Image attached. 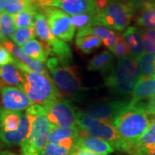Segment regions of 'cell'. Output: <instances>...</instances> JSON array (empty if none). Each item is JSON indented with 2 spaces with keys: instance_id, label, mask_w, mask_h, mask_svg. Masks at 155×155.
Here are the masks:
<instances>
[{
  "instance_id": "6da1fadb",
  "label": "cell",
  "mask_w": 155,
  "mask_h": 155,
  "mask_svg": "<svg viewBox=\"0 0 155 155\" xmlns=\"http://www.w3.org/2000/svg\"><path fill=\"white\" fill-rule=\"evenodd\" d=\"M153 118L145 110L144 103H133L122 111L113 121V124L128 147L127 153L148 128Z\"/></svg>"
},
{
  "instance_id": "7a4b0ae2",
  "label": "cell",
  "mask_w": 155,
  "mask_h": 155,
  "mask_svg": "<svg viewBox=\"0 0 155 155\" xmlns=\"http://www.w3.org/2000/svg\"><path fill=\"white\" fill-rule=\"evenodd\" d=\"M13 64L22 72L24 79L22 90L33 104L44 107L61 98L62 96L49 75L33 72L17 59Z\"/></svg>"
},
{
  "instance_id": "3957f363",
  "label": "cell",
  "mask_w": 155,
  "mask_h": 155,
  "mask_svg": "<svg viewBox=\"0 0 155 155\" xmlns=\"http://www.w3.org/2000/svg\"><path fill=\"white\" fill-rule=\"evenodd\" d=\"M29 121V134L21 146L22 153H37L41 154L46 145L48 144V135L53 128L44 107L33 104L25 111Z\"/></svg>"
},
{
  "instance_id": "277c9868",
  "label": "cell",
  "mask_w": 155,
  "mask_h": 155,
  "mask_svg": "<svg viewBox=\"0 0 155 155\" xmlns=\"http://www.w3.org/2000/svg\"><path fill=\"white\" fill-rule=\"evenodd\" d=\"M142 73L138 63L132 57L118 60L113 71L105 77V85L118 96L132 95Z\"/></svg>"
},
{
  "instance_id": "5b68a950",
  "label": "cell",
  "mask_w": 155,
  "mask_h": 155,
  "mask_svg": "<svg viewBox=\"0 0 155 155\" xmlns=\"http://www.w3.org/2000/svg\"><path fill=\"white\" fill-rule=\"evenodd\" d=\"M137 11V4L130 0H110L104 10L95 12L96 25L124 31L132 22Z\"/></svg>"
},
{
  "instance_id": "8992f818",
  "label": "cell",
  "mask_w": 155,
  "mask_h": 155,
  "mask_svg": "<svg viewBox=\"0 0 155 155\" xmlns=\"http://www.w3.org/2000/svg\"><path fill=\"white\" fill-rule=\"evenodd\" d=\"M46 65L61 96L76 98L82 93L84 88L77 67L61 65L54 56L49 57Z\"/></svg>"
},
{
  "instance_id": "52a82bcc",
  "label": "cell",
  "mask_w": 155,
  "mask_h": 155,
  "mask_svg": "<svg viewBox=\"0 0 155 155\" xmlns=\"http://www.w3.org/2000/svg\"><path fill=\"white\" fill-rule=\"evenodd\" d=\"M44 110L53 127H78V111L70 100L61 97L44 106Z\"/></svg>"
},
{
  "instance_id": "ba28073f",
  "label": "cell",
  "mask_w": 155,
  "mask_h": 155,
  "mask_svg": "<svg viewBox=\"0 0 155 155\" xmlns=\"http://www.w3.org/2000/svg\"><path fill=\"white\" fill-rule=\"evenodd\" d=\"M41 12L45 15L50 30L54 36L66 42L72 41L75 35V28L72 26L69 15L53 7L45 8Z\"/></svg>"
},
{
  "instance_id": "9c48e42d",
  "label": "cell",
  "mask_w": 155,
  "mask_h": 155,
  "mask_svg": "<svg viewBox=\"0 0 155 155\" xmlns=\"http://www.w3.org/2000/svg\"><path fill=\"white\" fill-rule=\"evenodd\" d=\"M84 136H90V137H95V138L104 140L108 143H110L114 147V149L121 152H125L127 153L128 147L127 144L119 135L113 122L101 120L100 122L93 127L84 130H80L79 137H84Z\"/></svg>"
},
{
  "instance_id": "30bf717a",
  "label": "cell",
  "mask_w": 155,
  "mask_h": 155,
  "mask_svg": "<svg viewBox=\"0 0 155 155\" xmlns=\"http://www.w3.org/2000/svg\"><path fill=\"white\" fill-rule=\"evenodd\" d=\"M0 94L3 108L8 110L22 112L33 105L25 92L18 87L2 86Z\"/></svg>"
},
{
  "instance_id": "8fae6325",
  "label": "cell",
  "mask_w": 155,
  "mask_h": 155,
  "mask_svg": "<svg viewBox=\"0 0 155 155\" xmlns=\"http://www.w3.org/2000/svg\"><path fill=\"white\" fill-rule=\"evenodd\" d=\"M130 101L116 100L91 105L84 112L97 119L113 122L116 116L129 105Z\"/></svg>"
},
{
  "instance_id": "7c38bea8",
  "label": "cell",
  "mask_w": 155,
  "mask_h": 155,
  "mask_svg": "<svg viewBox=\"0 0 155 155\" xmlns=\"http://www.w3.org/2000/svg\"><path fill=\"white\" fill-rule=\"evenodd\" d=\"M48 7L57 8L71 17L97 11L94 0H48Z\"/></svg>"
},
{
  "instance_id": "4fadbf2b",
  "label": "cell",
  "mask_w": 155,
  "mask_h": 155,
  "mask_svg": "<svg viewBox=\"0 0 155 155\" xmlns=\"http://www.w3.org/2000/svg\"><path fill=\"white\" fill-rule=\"evenodd\" d=\"M29 129L30 127L28 116L25 112H23L19 128L11 132H0V142L8 147L21 145L28 138Z\"/></svg>"
},
{
  "instance_id": "5bb4252c",
  "label": "cell",
  "mask_w": 155,
  "mask_h": 155,
  "mask_svg": "<svg viewBox=\"0 0 155 155\" xmlns=\"http://www.w3.org/2000/svg\"><path fill=\"white\" fill-rule=\"evenodd\" d=\"M155 96V76L141 75L132 93L133 103H140Z\"/></svg>"
},
{
  "instance_id": "9a60e30c",
  "label": "cell",
  "mask_w": 155,
  "mask_h": 155,
  "mask_svg": "<svg viewBox=\"0 0 155 155\" xmlns=\"http://www.w3.org/2000/svg\"><path fill=\"white\" fill-rule=\"evenodd\" d=\"M2 44L9 50V52L11 53V55L13 56L15 59L21 61L23 65H25L31 71L39 72V73H42V74H45V75H49L48 71H47V69H46V67L43 65V63H41L39 61H35L33 59H31L30 57H28V55H26L22 52L21 48L18 47L17 45L11 42L10 41H5Z\"/></svg>"
},
{
  "instance_id": "2e32d148",
  "label": "cell",
  "mask_w": 155,
  "mask_h": 155,
  "mask_svg": "<svg viewBox=\"0 0 155 155\" xmlns=\"http://www.w3.org/2000/svg\"><path fill=\"white\" fill-rule=\"evenodd\" d=\"M134 21L140 28L155 29L154 2L137 4V11Z\"/></svg>"
},
{
  "instance_id": "e0dca14e",
  "label": "cell",
  "mask_w": 155,
  "mask_h": 155,
  "mask_svg": "<svg viewBox=\"0 0 155 155\" xmlns=\"http://www.w3.org/2000/svg\"><path fill=\"white\" fill-rule=\"evenodd\" d=\"M115 66L113 54L109 50H104L89 61L87 69L91 72H100L107 77L113 71Z\"/></svg>"
},
{
  "instance_id": "ac0fdd59",
  "label": "cell",
  "mask_w": 155,
  "mask_h": 155,
  "mask_svg": "<svg viewBox=\"0 0 155 155\" xmlns=\"http://www.w3.org/2000/svg\"><path fill=\"white\" fill-rule=\"evenodd\" d=\"M77 148L86 150L101 155H108L115 151L114 147L105 140L90 136L78 137L77 140Z\"/></svg>"
},
{
  "instance_id": "d6986e66",
  "label": "cell",
  "mask_w": 155,
  "mask_h": 155,
  "mask_svg": "<svg viewBox=\"0 0 155 155\" xmlns=\"http://www.w3.org/2000/svg\"><path fill=\"white\" fill-rule=\"evenodd\" d=\"M122 35L130 48L132 58H135L144 53V45L141 38L140 28L135 26H128L122 32Z\"/></svg>"
},
{
  "instance_id": "ffe728a7",
  "label": "cell",
  "mask_w": 155,
  "mask_h": 155,
  "mask_svg": "<svg viewBox=\"0 0 155 155\" xmlns=\"http://www.w3.org/2000/svg\"><path fill=\"white\" fill-rule=\"evenodd\" d=\"M23 112L8 110L0 107V132H11L19 128Z\"/></svg>"
},
{
  "instance_id": "44dd1931",
  "label": "cell",
  "mask_w": 155,
  "mask_h": 155,
  "mask_svg": "<svg viewBox=\"0 0 155 155\" xmlns=\"http://www.w3.org/2000/svg\"><path fill=\"white\" fill-rule=\"evenodd\" d=\"M0 80L6 84L17 86L21 90L24 83L21 71L12 63L0 67Z\"/></svg>"
},
{
  "instance_id": "7402d4cb",
  "label": "cell",
  "mask_w": 155,
  "mask_h": 155,
  "mask_svg": "<svg viewBox=\"0 0 155 155\" xmlns=\"http://www.w3.org/2000/svg\"><path fill=\"white\" fill-rule=\"evenodd\" d=\"M78 139L66 140L55 144L48 143L40 155H72L77 148Z\"/></svg>"
},
{
  "instance_id": "603a6c76",
  "label": "cell",
  "mask_w": 155,
  "mask_h": 155,
  "mask_svg": "<svg viewBox=\"0 0 155 155\" xmlns=\"http://www.w3.org/2000/svg\"><path fill=\"white\" fill-rule=\"evenodd\" d=\"M21 49L26 55L41 63H46L49 57L44 45L35 39L31 40L28 43L23 45L21 47Z\"/></svg>"
},
{
  "instance_id": "cb8c5ba5",
  "label": "cell",
  "mask_w": 155,
  "mask_h": 155,
  "mask_svg": "<svg viewBox=\"0 0 155 155\" xmlns=\"http://www.w3.org/2000/svg\"><path fill=\"white\" fill-rule=\"evenodd\" d=\"M79 137L78 127H54L50 131L48 143L55 144L66 140L78 139Z\"/></svg>"
},
{
  "instance_id": "d4e9b609",
  "label": "cell",
  "mask_w": 155,
  "mask_h": 155,
  "mask_svg": "<svg viewBox=\"0 0 155 155\" xmlns=\"http://www.w3.org/2000/svg\"><path fill=\"white\" fill-rule=\"evenodd\" d=\"M2 3H3L4 11L11 16L29 10L37 11L33 3L25 0H2Z\"/></svg>"
},
{
  "instance_id": "484cf974",
  "label": "cell",
  "mask_w": 155,
  "mask_h": 155,
  "mask_svg": "<svg viewBox=\"0 0 155 155\" xmlns=\"http://www.w3.org/2000/svg\"><path fill=\"white\" fill-rule=\"evenodd\" d=\"M15 30L16 27L12 16L5 11L0 13V42L10 41Z\"/></svg>"
},
{
  "instance_id": "4316f807",
  "label": "cell",
  "mask_w": 155,
  "mask_h": 155,
  "mask_svg": "<svg viewBox=\"0 0 155 155\" xmlns=\"http://www.w3.org/2000/svg\"><path fill=\"white\" fill-rule=\"evenodd\" d=\"M103 43V41L95 35H84L76 37L75 44L82 53L89 54L98 48Z\"/></svg>"
},
{
  "instance_id": "83f0119b",
  "label": "cell",
  "mask_w": 155,
  "mask_h": 155,
  "mask_svg": "<svg viewBox=\"0 0 155 155\" xmlns=\"http://www.w3.org/2000/svg\"><path fill=\"white\" fill-rule=\"evenodd\" d=\"M134 59L138 63L140 70L143 75L154 76L155 54L144 52Z\"/></svg>"
},
{
  "instance_id": "f1b7e54d",
  "label": "cell",
  "mask_w": 155,
  "mask_h": 155,
  "mask_svg": "<svg viewBox=\"0 0 155 155\" xmlns=\"http://www.w3.org/2000/svg\"><path fill=\"white\" fill-rule=\"evenodd\" d=\"M35 37V32L34 26L28 28H17L11 36V40L13 43L17 45L18 47H22L23 45L28 43L31 40H34Z\"/></svg>"
},
{
  "instance_id": "f546056e",
  "label": "cell",
  "mask_w": 155,
  "mask_h": 155,
  "mask_svg": "<svg viewBox=\"0 0 155 155\" xmlns=\"http://www.w3.org/2000/svg\"><path fill=\"white\" fill-rule=\"evenodd\" d=\"M37 12L38 11L35 10H29L12 15L15 27L17 28H22L34 26L35 17Z\"/></svg>"
},
{
  "instance_id": "4dcf8cb0",
  "label": "cell",
  "mask_w": 155,
  "mask_h": 155,
  "mask_svg": "<svg viewBox=\"0 0 155 155\" xmlns=\"http://www.w3.org/2000/svg\"><path fill=\"white\" fill-rule=\"evenodd\" d=\"M153 146H155V118L152 121L148 128L145 131V133L141 135V137L139 139L136 144L130 150V152L136 148H146Z\"/></svg>"
},
{
  "instance_id": "1f68e13d",
  "label": "cell",
  "mask_w": 155,
  "mask_h": 155,
  "mask_svg": "<svg viewBox=\"0 0 155 155\" xmlns=\"http://www.w3.org/2000/svg\"><path fill=\"white\" fill-rule=\"evenodd\" d=\"M96 12V11H95ZM95 12L80 14L71 17V22L75 29L80 30L87 28L91 26H95Z\"/></svg>"
},
{
  "instance_id": "d6a6232c",
  "label": "cell",
  "mask_w": 155,
  "mask_h": 155,
  "mask_svg": "<svg viewBox=\"0 0 155 155\" xmlns=\"http://www.w3.org/2000/svg\"><path fill=\"white\" fill-rule=\"evenodd\" d=\"M111 31L112 30L110 28L104 27V26L95 25V26H91L87 28L78 30L76 37H80V36H84V35H95V36L101 39L102 41H104L108 37V35L110 34Z\"/></svg>"
},
{
  "instance_id": "836d02e7",
  "label": "cell",
  "mask_w": 155,
  "mask_h": 155,
  "mask_svg": "<svg viewBox=\"0 0 155 155\" xmlns=\"http://www.w3.org/2000/svg\"><path fill=\"white\" fill-rule=\"evenodd\" d=\"M145 52L155 54V29L140 28Z\"/></svg>"
},
{
  "instance_id": "e575fe53",
  "label": "cell",
  "mask_w": 155,
  "mask_h": 155,
  "mask_svg": "<svg viewBox=\"0 0 155 155\" xmlns=\"http://www.w3.org/2000/svg\"><path fill=\"white\" fill-rule=\"evenodd\" d=\"M77 121L78 127L79 131H80V130H84V129L93 127L95 125H97L98 122H100L101 120L90 116L89 114H87L84 111H78Z\"/></svg>"
},
{
  "instance_id": "d590c367",
  "label": "cell",
  "mask_w": 155,
  "mask_h": 155,
  "mask_svg": "<svg viewBox=\"0 0 155 155\" xmlns=\"http://www.w3.org/2000/svg\"><path fill=\"white\" fill-rule=\"evenodd\" d=\"M110 51L119 60L123 59V58H127V56L131 55L130 48H129L128 45L127 44L126 41L122 37V35H120L119 40H118L117 43L115 45V47Z\"/></svg>"
},
{
  "instance_id": "8d00e7d4",
  "label": "cell",
  "mask_w": 155,
  "mask_h": 155,
  "mask_svg": "<svg viewBox=\"0 0 155 155\" xmlns=\"http://www.w3.org/2000/svg\"><path fill=\"white\" fill-rule=\"evenodd\" d=\"M15 61V58L11 55L9 50L3 44H0V67L7 64H11Z\"/></svg>"
},
{
  "instance_id": "74e56055",
  "label": "cell",
  "mask_w": 155,
  "mask_h": 155,
  "mask_svg": "<svg viewBox=\"0 0 155 155\" xmlns=\"http://www.w3.org/2000/svg\"><path fill=\"white\" fill-rule=\"evenodd\" d=\"M120 35H121V34L116 33V32L112 30L110 32V34L108 35V37H107L105 40L103 41V44L108 49L111 50L114 47H115V45L117 43Z\"/></svg>"
},
{
  "instance_id": "f35d334b",
  "label": "cell",
  "mask_w": 155,
  "mask_h": 155,
  "mask_svg": "<svg viewBox=\"0 0 155 155\" xmlns=\"http://www.w3.org/2000/svg\"><path fill=\"white\" fill-rule=\"evenodd\" d=\"M129 155H155V146L146 148H136L132 150Z\"/></svg>"
},
{
  "instance_id": "ab89813d",
  "label": "cell",
  "mask_w": 155,
  "mask_h": 155,
  "mask_svg": "<svg viewBox=\"0 0 155 155\" xmlns=\"http://www.w3.org/2000/svg\"><path fill=\"white\" fill-rule=\"evenodd\" d=\"M145 110L153 118H155V96L147 100V102L145 104Z\"/></svg>"
},
{
  "instance_id": "60d3db41",
  "label": "cell",
  "mask_w": 155,
  "mask_h": 155,
  "mask_svg": "<svg viewBox=\"0 0 155 155\" xmlns=\"http://www.w3.org/2000/svg\"><path fill=\"white\" fill-rule=\"evenodd\" d=\"M72 155H101L97 154V153H91V152H89L86 150L84 149H79V148H76V150L73 152Z\"/></svg>"
},
{
  "instance_id": "b9f144b4",
  "label": "cell",
  "mask_w": 155,
  "mask_h": 155,
  "mask_svg": "<svg viewBox=\"0 0 155 155\" xmlns=\"http://www.w3.org/2000/svg\"><path fill=\"white\" fill-rule=\"evenodd\" d=\"M130 1L136 4H141V3H147V2H153L154 0H130Z\"/></svg>"
},
{
  "instance_id": "7bdbcfd3",
  "label": "cell",
  "mask_w": 155,
  "mask_h": 155,
  "mask_svg": "<svg viewBox=\"0 0 155 155\" xmlns=\"http://www.w3.org/2000/svg\"><path fill=\"white\" fill-rule=\"evenodd\" d=\"M0 155H17L10 151H0Z\"/></svg>"
},
{
  "instance_id": "ee69618b",
  "label": "cell",
  "mask_w": 155,
  "mask_h": 155,
  "mask_svg": "<svg viewBox=\"0 0 155 155\" xmlns=\"http://www.w3.org/2000/svg\"><path fill=\"white\" fill-rule=\"evenodd\" d=\"M21 155H40L37 153H22Z\"/></svg>"
},
{
  "instance_id": "f6af8a7d",
  "label": "cell",
  "mask_w": 155,
  "mask_h": 155,
  "mask_svg": "<svg viewBox=\"0 0 155 155\" xmlns=\"http://www.w3.org/2000/svg\"><path fill=\"white\" fill-rule=\"evenodd\" d=\"M4 12V7H3V3L2 0H0V13Z\"/></svg>"
},
{
  "instance_id": "bcb514c9",
  "label": "cell",
  "mask_w": 155,
  "mask_h": 155,
  "mask_svg": "<svg viewBox=\"0 0 155 155\" xmlns=\"http://www.w3.org/2000/svg\"><path fill=\"white\" fill-rule=\"evenodd\" d=\"M25 1H28V2H31V3H32V2H34L35 0H25Z\"/></svg>"
},
{
  "instance_id": "7dc6e473",
  "label": "cell",
  "mask_w": 155,
  "mask_h": 155,
  "mask_svg": "<svg viewBox=\"0 0 155 155\" xmlns=\"http://www.w3.org/2000/svg\"><path fill=\"white\" fill-rule=\"evenodd\" d=\"M154 76H155V64H154Z\"/></svg>"
},
{
  "instance_id": "c3c4849f",
  "label": "cell",
  "mask_w": 155,
  "mask_h": 155,
  "mask_svg": "<svg viewBox=\"0 0 155 155\" xmlns=\"http://www.w3.org/2000/svg\"><path fill=\"white\" fill-rule=\"evenodd\" d=\"M153 2H154V3H155V0H154V1H153Z\"/></svg>"
}]
</instances>
